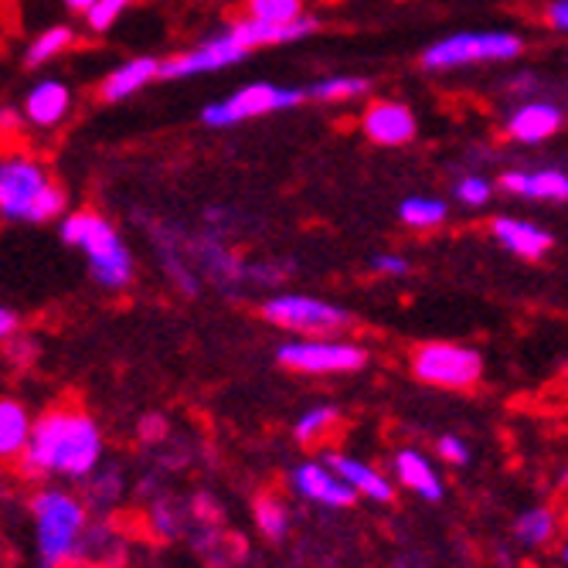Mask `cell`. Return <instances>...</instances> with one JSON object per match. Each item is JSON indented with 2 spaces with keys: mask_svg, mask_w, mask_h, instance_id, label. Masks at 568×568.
Here are the masks:
<instances>
[{
  "mask_svg": "<svg viewBox=\"0 0 568 568\" xmlns=\"http://www.w3.org/2000/svg\"><path fill=\"white\" fill-rule=\"evenodd\" d=\"M99 449H102L99 433L85 416L55 412V416H44L34 426L28 443V467L82 477L95 467Z\"/></svg>",
  "mask_w": 568,
  "mask_h": 568,
  "instance_id": "6da1fadb",
  "label": "cell"
},
{
  "mask_svg": "<svg viewBox=\"0 0 568 568\" xmlns=\"http://www.w3.org/2000/svg\"><path fill=\"white\" fill-rule=\"evenodd\" d=\"M62 239L69 245H79L89 263H92V276L110 286V290H120L130 283L133 276V263H130V252L123 248L120 235L113 232L110 222H102L89 212H79V215H69L65 225H62Z\"/></svg>",
  "mask_w": 568,
  "mask_h": 568,
  "instance_id": "7a4b0ae2",
  "label": "cell"
},
{
  "mask_svg": "<svg viewBox=\"0 0 568 568\" xmlns=\"http://www.w3.org/2000/svg\"><path fill=\"white\" fill-rule=\"evenodd\" d=\"M0 209L8 219L48 222L62 215L65 194L44 178V171L31 161H8L0 168Z\"/></svg>",
  "mask_w": 568,
  "mask_h": 568,
  "instance_id": "3957f363",
  "label": "cell"
},
{
  "mask_svg": "<svg viewBox=\"0 0 568 568\" xmlns=\"http://www.w3.org/2000/svg\"><path fill=\"white\" fill-rule=\"evenodd\" d=\"M34 521H38V548H41V561L48 568L62 565L72 548L75 538L82 531V510L72 497L48 490L34 497Z\"/></svg>",
  "mask_w": 568,
  "mask_h": 568,
  "instance_id": "277c9868",
  "label": "cell"
},
{
  "mask_svg": "<svg viewBox=\"0 0 568 568\" xmlns=\"http://www.w3.org/2000/svg\"><path fill=\"white\" fill-rule=\"evenodd\" d=\"M521 38L507 31H487V34H453L436 41L426 55V69H456V65H474V62H504L521 55Z\"/></svg>",
  "mask_w": 568,
  "mask_h": 568,
  "instance_id": "5b68a950",
  "label": "cell"
},
{
  "mask_svg": "<svg viewBox=\"0 0 568 568\" xmlns=\"http://www.w3.org/2000/svg\"><path fill=\"white\" fill-rule=\"evenodd\" d=\"M306 99V89H283L273 82H252L245 89H239L235 95L212 102L209 110L201 113V120L209 126H232L252 116H263V113H280V110H293Z\"/></svg>",
  "mask_w": 568,
  "mask_h": 568,
  "instance_id": "8992f818",
  "label": "cell"
},
{
  "mask_svg": "<svg viewBox=\"0 0 568 568\" xmlns=\"http://www.w3.org/2000/svg\"><path fill=\"white\" fill-rule=\"evenodd\" d=\"M480 354L459 344H426L416 354V375L439 388H467L480 378Z\"/></svg>",
  "mask_w": 568,
  "mask_h": 568,
  "instance_id": "52a82bcc",
  "label": "cell"
},
{
  "mask_svg": "<svg viewBox=\"0 0 568 568\" xmlns=\"http://www.w3.org/2000/svg\"><path fill=\"white\" fill-rule=\"evenodd\" d=\"M280 361L296 372H357L365 368L368 354L357 344H334V341H296L280 347Z\"/></svg>",
  "mask_w": 568,
  "mask_h": 568,
  "instance_id": "ba28073f",
  "label": "cell"
},
{
  "mask_svg": "<svg viewBox=\"0 0 568 568\" xmlns=\"http://www.w3.org/2000/svg\"><path fill=\"white\" fill-rule=\"evenodd\" d=\"M266 321L290 331H334L347 321L344 310L321 303L314 296H276L263 306Z\"/></svg>",
  "mask_w": 568,
  "mask_h": 568,
  "instance_id": "9c48e42d",
  "label": "cell"
},
{
  "mask_svg": "<svg viewBox=\"0 0 568 568\" xmlns=\"http://www.w3.org/2000/svg\"><path fill=\"white\" fill-rule=\"evenodd\" d=\"M245 51L248 48L232 31H225L219 38L201 41L194 51H184L178 59L161 62V79H187L197 72H215V69H225V65H235L239 59H245Z\"/></svg>",
  "mask_w": 568,
  "mask_h": 568,
  "instance_id": "30bf717a",
  "label": "cell"
},
{
  "mask_svg": "<svg viewBox=\"0 0 568 568\" xmlns=\"http://www.w3.org/2000/svg\"><path fill=\"white\" fill-rule=\"evenodd\" d=\"M293 484L303 497L327 504V507H351L354 504V487L334 474H327L317 463H303V467L293 470Z\"/></svg>",
  "mask_w": 568,
  "mask_h": 568,
  "instance_id": "8fae6325",
  "label": "cell"
},
{
  "mask_svg": "<svg viewBox=\"0 0 568 568\" xmlns=\"http://www.w3.org/2000/svg\"><path fill=\"white\" fill-rule=\"evenodd\" d=\"M365 133L375 143L398 146L416 136V116H412L408 106H402V102H378V106H372L365 113Z\"/></svg>",
  "mask_w": 568,
  "mask_h": 568,
  "instance_id": "7c38bea8",
  "label": "cell"
},
{
  "mask_svg": "<svg viewBox=\"0 0 568 568\" xmlns=\"http://www.w3.org/2000/svg\"><path fill=\"white\" fill-rule=\"evenodd\" d=\"M310 31H317V21L314 18H300L293 24H266V21H239L232 28V34L245 44V48H260V44H283V41H300L306 38Z\"/></svg>",
  "mask_w": 568,
  "mask_h": 568,
  "instance_id": "4fadbf2b",
  "label": "cell"
},
{
  "mask_svg": "<svg viewBox=\"0 0 568 568\" xmlns=\"http://www.w3.org/2000/svg\"><path fill=\"white\" fill-rule=\"evenodd\" d=\"M558 126H561V113H558V106H551V102H528V106H521L507 123L510 136L521 143L548 140Z\"/></svg>",
  "mask_w": 568,
  "mask_h": 568,
  "instance_id": "5bb4252c",
  "label": "cell"
},
{
  "mask_svg": "<svg viewBox=\"0 0 568 568\" xmlns=\"http://www.w3.org/2000/svg\"><path fill=\"white\" fill-rule=\"evenodd\" d=\"M494 235L500 239L504 248H510L514 255H525V260H538L551 248V235L528 225V222H518V219H497L494 222Z\"/></svg>",
  "mask_w": 568,
  "mask_h": 568,
  "instance_id": "9a60e30c",
  "label": "cell"
},
{
  "mask_svg": "<svg viewBox=\"0 0 568 568\" xmlns=\"http://www.w3.org/2000/svg\"><path fill=\"white\" fill-rule=\"evenodd\" d=\"M24 113L38 126H55L69 113V89L62 82H38L28 99H24Z\"/></svg>",
  "mask_w": 568,
  "mask_h": 568,
  "instance_id": "2e32d148",
  "label": "cell"
},
{
  "mask_svg": "<svg viewBox=\"0 0 568 568\" xmlns=\"http://www.w3.org/2000/svg\"><path fill=\"white\" fill-rule=\"evenodd\" d=\"M504 187L510 194H525L538 201H568V178L561 171H538V174L510 171L504 174Z\"/></svg>",
  "mask_w": 568,
  "mask_h": 568,
  "instance_id": "e0dca14e",
  "label": "cell"
},
{
  "mask_svg": "<svg viewBox=\"0 0 568 568\" xmlns=\"http://www.w3.org/2000/svg\"><path fill=\"white\" fill-rule=\"evenodd\" d=\"M161 75V62L153 59H130L126 65H120L106 82H102V99L106 102H120V99H130L136 89H143L150 79Z\"/></svg>",
  "mask_w": 568,
  "mask_h": 568,
  "instance_id": "ac0fdd59",
  "label": "cell"
},
{
  "mask_svg": "<svg viewBox=\"0 0 568 568\" xmlns=\"http://www.w3.org/2000/svg\"><path fill=\"white\" fill-rule=\"evenodd\" d=\"M327 463H331V470H334L341 480H347L354 490L368 494V497H375V500H392L388 480H385L382 474H375L372 467H365V463L347 459V456H327Z\"/></svg>",
  "mask_w": 568,
  "mask_h": 568,
  "instance_id": "d6986e66",
  "label": "cell"
},
{
  "mask_svg": "<svg viewBox=\"0 0 568 568\" xmlns=\"http://www.w3.org/2000/svg\"><path fill=\"white\" fill-rule=\"evenodd\" d=\"M395 470H398V477H402L405 487L423 494L426 500H439L443 497V484H439L436 470L429 467V459H423L419 453H412V449L398 453L395 456Z\"/></svg>",
  "mask_w": 568,
  "mask_h": 568,
  "instance_id": "ffe728a7",
  "label": "cell"
},
{
  "mask_svg": "<svg viewBox=\"0 0 568 568\" xmlns=\"http://www.w3.org/2000/svg\"><path fill=\"white\" fill-rule=\"evenodd\" d=\"M31 423L24 416V408L18 402H4L0 405V453L4 456H14L21 446L31 443Z\"/></svg>",
  "mask_w": 568,
  "mask_h": 568,
  "instance_id": "44dd1931",
  "label": "cell"
},
{
  "mask_svg": "<svg viewBox=\"0 0 568 568\" xmlns=\"http://www.w3.org/2000/svg\"><path fill=\"white\" fill-rule=\"evenodd\" d=\"M398 215H402L405 225L429 229V225H439L446 219V204L436 201V197H408V201H402Z\"/></svg>",
  "mask_w": 568,
  "mask_h": 568,
  "instance_id": "7402d4cb",
  "label": "cell"
},
{
  "mask_svg": "<svg viewBox=\"0 0 568 568\" xmlns=\"http://www.w3.org/2000/svg\"><path fill=\"white\" fill-rule=\"evenodd\" d=\"M69 44H72V31H69V28H48V31L28 48L24 65H28V69H38V65H44L48 59H55L59 51H65Z\"/></svg>",
  "mask_w": 568,
  "mask_h": 568,
  "instance_id": "603a6c76",
  "label": "cell"
},
{
  "mask_svg": "<svg viewBox=\"0 0 568 568\" xmlns=\"http://www.w3.org/2000/svg\"><path fill=\"white\" fill-rule=\"evenodd\" d=\"M368 79H354V75H337V79H321L306 89L310 99H351V95H365Z\"/></svg>",
  "mask_w": 568,
  "mask_h": 568,
  "instance_id": "cb8c5ba5",
  "label": "cell"
},
{
  "mask_svg": "<svg viewBox=\"0 0 568 568\" xmlns=\"http://www.w3.org/2000/svg\"><path fill=\"white\" fill-rule=\"evenodd\" d=\"M248 11L255 21L266 24H293L300 21V0H248Z\"/></svg>",
  "mask_w": 568,
  "mask_h": 568,
  "instance_id": "d4e9b609",
  "label": "cell"
},
{
  "mask_svg": "<svg viewBox=\"0 0 568 568\" xmlns=\"http://www.w3.org/2000/svg\"><path fill=\"white\" fill-rule=\"evenodd\" d=\"M551 514L548 510H528V514H521L518 518V538L525 541V545H541V541H548V535H551Z\"/></svg>",
  "mask_w": 568,
  "mask_h": 568,
  "instance_id": "484cf974",
  "label": "cell"
},
{
  "mask_svg": "<svg viewBox=\"0 0 568 568\" xmlns=\"http://www.w3.org/2000/svg\"><path fill=\"white\" fill-rule=\"evenodd\" d=\"M130 4H133V0H99V4L89 11V24H92L95 31H106Z\"/></svg>",
  "mask_w": 568,
  "mask_h": 568,
  "instance_id": "4316f807",
  "label": "cell"
},
{
  "mask_svg": "<svg viewBox=\"0 0 568 568\" xmlns=\"http://www.w3.org/2000/svg\"><path fill=\"white\" fill-rule=\"evenodd\" d=\"M334 419H337V412H334V408H314V412H306V416L296 423V436H300V439H314V436L324 433Z\"/></svg>",
  "mask_w": 568,
  "mask_h": 568,
  "instance_id": "83f0119b",
  "label": "cell"
},
{
  "mask_svg": "<svg viewBox=\"0 0 568 568\" xmlns=\"http://www.w3.org/2000/svg\"><path fill=\"white\" fill-rule=\"evenodd\" d=\"M260 528L270 538H283L286 535V510L276 500H260Z\"/></svg>",
  "mask_w": 568,
  "mask_h": 568,
  "instance_id": "f1b7e54d",
  "label": "cell"
},
{
  "mask_svg": "<svg viewBox=\"0 0 568 568\" xmlns=\"http://www.w3.org/2000/svg\"><path fill=\"white\" fill-rule=\"evenodd\" d=\"M456 197H459L463 204H487L490 184H487L484 178H463V181L456 184Z\"/></svg>",
  "mask_w": 568,
  "mask_h": 568,
  "instance_id": "f546056e",
  "label": "cell"
},
{
  "mask_svg": "<svg viewBox=\"0 0 568 568\" xmlns=\"http://www.w3.org/2000/svg\"><path fill=\"white\" fill-rule=\"evenodd\" d=\"M439 453H443L449 463H467V459H470V449H467V443L456 439V436H443V439H439Z\"/></svg>",
  "mask_w": 568,
  "mask_h": 568,
  "instance_id": "4dcf8cb0",
  "label": "cell"
},
{
  "mask_svg": "<svg viewBox=\"0 0 568 568\" xmlns=\"http://www.w3.org/2000/svg\"><path fill=\"white\" fill-rule=\"evenodd\" d=\"M375 270H382L388 276H402L408 270V263L402 260V255H375Z\"/></svg>",
  "mask_w": 568,
  "mask_h": 568,
  "instance_id": "1f68e13d",
  "label": "cell"
},
{
  "mask_svg": "<svg viewBox=\"0 0 568 568\" xmlns=\"http://www.w3.org/2000/svg\"><path fill=\"white\" fill-rule=\"evenodd\" d=\"M548 24L558 31H568V0H555V4L548 8Z\"/></svg>",
  "mask_w": 568,
  "mask_h": 568,
  "instance_id": "d6a6232c",
  "label": "cell"
},
{
  "mask_svg": "<svg viewBox=\"0 0 568 568\" xmlns=\"http://www.w3.org/2000/svg\"><path fill=\"white\" fill-rule=\"evenodd\" d=\"M14 327H18V317L11 314V310H4V314H0V334H14Z\"/></svg>",
  "mask_w": 568,
  "mask_h": 568,
  "instance_id": "836d02e7",
  "label": "cell"
},
{
  "mask_svg": "<svg viewBox=\"0 0 568 568\" xmlns=\"http://www.w3.org/2000/svg\"><path fill=\"white\" fill-rule=\"evenodd\" d=\"M65 4H69L72 11H85V14H89V11L99 4V0H65Z\"/></svg>",
  "mask_w": 568,
  "mask_h": 568,
  "instance_id": "e575fe53",
  "label": "cell"
},
{
  "mask_svg": "<svg viewBox=\"0 0 568 568\" xmlns=\"http://www.w3.org/2000/svg\"><path fill=\"white\" fill-rule=\"evenodd\" d=\"M565 561H568V548H565Z\"/></svg>",
  "mask_w": 568,
  "mask_h": 568,
  "instance_id": "d590c367",
  "label": "cell"
}]
</instances>
